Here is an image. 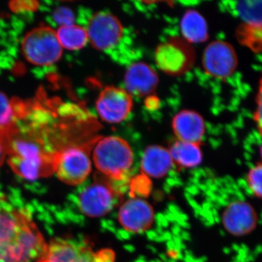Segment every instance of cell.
I'll return each instance as SVG.
<instances>
[{
  "label": "cell",
  "mask_w": 262,
  "mask_h": 262,
  "mask_svg": "<svg viewBox=\"0 0 262 262\" xmlns=\"http://www.w3.org/2000/svg\"><path fill=\"white\" fill-rule=\"evenodd\" d=\"M21 48L26 59L38 66L56 63L61 58L63 48L56 31L43 26L32 29L24 37Z\"/></svg>",
  "instance_id": "cell-5"
},
{
  "label": "cell",
  "mask_w": 262,
  "mask_h": 262,
  "mask_svg": "<svg viewBox=\"0 0 262 262\" xmlns=\"http://www.w3.org/2000/svg\"><path fill=\"white\" fill-rule=\"evenodd\" d=\"M256 212L247 202L230 203L222 215L226 230L234 236H244L252 232L257 226Z\"/></svg>",
  "instance_id": "cell-13"
},
{
  "label": "cell",
  "mask_w": 262,
  "mask_h": 262,
  "mask_svg": "<svg viewBox=\"0 0 262 262\" xmlns=\"http://www.w3.org/2000/svg\"><path fill=\"white\" fill-rule=\"evenodd\" d=\"M172 127L177 140L201 144L205 134V122L201 115L191 110H184L173 117Z\"/></svg>",
  "instance_id": "cell-15"
},
{
  "label": "cell",
  "mask_w": 262,
  "mask_h": 262,
  "mask_svg": "<svg viewBox=\"0 0 262 262\" xmlns=\"http://www.w3.org/2000/svg\"><path fill=\"white\" fill-rule=\"evenodd\" d=\"M89 41L98 51H111L123 36V27L115 15L108 12L95 13L88 24Z\"/></svg>",
  "instance_id": "cell-8"
},
{
  "label": "cell",
  "mask_w": 262,
  "mask_h": 262,
  "mask_svg": "<svg viewBox=\"0 0 262 262\" xmlns=\"http://www.w3.org/2000/svg\"><path fill=\"white\" fill-rule=\"evenodd\" d=\"M7 159L6 149H5L4 137L3 132L0 130V167L4 164Z\"/></svg>",
  "instance_id": "cell-28"
},
{
  "label": "cell",
  "mask_w": 262,
  "mask_h": 262,
  "mask_svg": "<svg viewBox=\"0 0 262 262\" xmlns=\"http://www.w3.org/2000/svg\"><path fill=\"white\" fill-rule=\"evenodd\" d=\"M253 119L256 122L258 132L262 136V76L259 82L257 96H256V108L253 115Z\"/></svg>",
  "instance_id": "cell-26"
},
{
  "label": "cell",
  "mask_w": 262,
  "mask_h": 262,
  "mask_svg": "<svg viewBox=\"0 0 262 262\" xmlns=\"http://www.w3.org/2000/svg\"><path fill=\"white\" fill-rule=\"evenodd\" d=\"M56 34L61 47L70 51L82 49L89 42L86 29L75 24L59 27Z\"/></svg>",
  "instance_id": "cell-19"
},
{
  "label": "cell",
  "mask_w": 262,
  "mask_h": 262,
  "mask_svg": "<svg viewBox=\"0 0 262 262\" xmlns=\"http://www.w3.org/2000/svg\"><path fill=\"white\" fill-rule=\"evenodd\" d=\"M247 184L255 196L262 198V163L255 165L248 172Z\"/></svg>",
  "instance_id": "cell-23"
},
{
  "label": "cell",
  "mask_w": 262,
  "mask_h": 262,
  "mask_svg": "<svg viewBox=\"0 0 262 262\" xmlns=\"http://www.w3.org/2000/svg\"><path fill=\"white\" fill-rule=\"evenodd\" d=\"M237 66L234 48L224 41H214L207 46L203 56V67L207 74L225 79L233 74Z\"/></svg>",
  "instance_id": "cell-10"
},
{
  "label": "cell",
  "mask_w": 262,
  "mask_h": 262,
  "mask_svg": "<svg viewBox=\"0 0 262 262\" xmlns=\"http://www.w3.org/2000/svg\"><path fill=\"white\" fill-rule=\"evenodd\" d=\"M170 156L173 163L180 168H194L201 164L203 155L200 145L177 140L170 146Z\"/></svg>",
  "instance_id": "cell-18"
},
{
  "label": "cell",
  "mask_w": 262,
  "mask_h": 262,
  "mask_svg": "<svg viewBox=\"0 0 262 262\" xmlns=\"http://www.w3.org/2000/svg\"><path fill=\"white\" fill-rule=\"evenodd\" d=\"M35 262H96V253L87 245L70 238L52 239Z\"/></svg>",
  "instance_id": "cell-11"
},
{
  "label": "cell",
  "mask_w": 262,
  "mask_h": 262,
  "mask_svg": "<svg viewBox=\"0 0 262 262\" xmlns=\"http://www.w3.org/2000/svg\"><path fill=\"white\" fill-rule=\"evenodd\" d=\"M155 60L158 68L167 75L179 76L192 68L195 53L189 42L175 37L157 48Z\"/></svg>",
  "instance_id": "cell-6"
},
{
  "label": "cell",
  "mask_w": 262,
  "mask_h": 262,
  "mask_svg": "<svg viewBox=\"0 0 262 262\" xmlns=\"http://www.w3.org/2000/svg\"><path fill=\"white\" fill-rule=\"evenodd\" d=\"M92 150L95 166L110 180L122 181L134 163L130 146L118 136L98 137Z\"/></svg>",
  "instance_id": "cell-3"
},
{
  "label": "cell",
  "mask_w": 262,
  "mask_h": 262,
  "mask_svg": "<svg viewBox=\"0 0 262 262\" xmlns=\"http://www.w3.org/2000/svg\"><path fill=\"white\" fill-rule=\"evenodd\" d=\"M151 183L146 176L140 175L134 179L131 183V192L134 194L147 196L151 190Z\"/></svg>",
  "instance_id": "cell-25"
},
{
  "label": "cell",
  "mask_w": 262,
  "mask_h": 262,
  "mask_svg": "<svg viewBox=\"0 0 262 262\" xmlns=\"http://www.w3.org/2000/svg\"><path fill=\"white\" fill-rule=\"evenodd\" d=\"M158 75L154 69L144 63L129 66L124 77L125 90L131 96H147L156 89Z\"/></svg>",
  "instance_id": "cell-14"
},
{
  "label": "cell",
  "mask_w": 262,
  "mask_h": 262,
  "mask_svg": "<svg viewBox=\"0 0 262 262\" xmlns=\"http://www.w3.org/2000/svg\"><path fill=\"white\" fill-rule=\"evenodd\" d=\"M37 3L33 1L13 2L11 3L12 10L14 11H25V10H34L37 8Z\"/></svg>",
  "instance_id": "cell-27"
},
{
  "label": "cell",
  "mask_w": 262,
  "mask_h": 262,
  "mask_svg": "<svg viewBox=\"0 0 262 262\" xmlns=\"http://www.w3.org/2000/svg\"><path fill=\"white\" fill-rule=\"evenodd\" d=\"M106 179L102 174H96L94 183L81 192L78 203L83 214L90 217L103 216L117 204L119 193Z\"/></svg>",
  "instance_id": "cell-7"
},
{
  "label": "cell",
  "mask_w": 262,
  "mask_h": 262,
  "mask_svg": "<svg viewBox=\"0 0 262 262\" xmlns=\"http://www.w3.org/2000/svg\"><path fill=\"white\" fill-rule=\"evenodd\" d=\"M25 108L18 100L10 99L0 92V130L15 125V121L23 117Z\"/></svg>",
  "instance_id": "cell-20"
},
{
  "label": "cell",
  "mask_w": 262,
  "mask_h": 262,
  "mask_svg": "<svg viewBox=\"0 0 262 262\" xmlns=\"http://www.w3.org/2000/svg\"><path fill=\"white\" fill-rule=\"evenodd\" d=\"M47 246L28 211L0 207V262H35Z\"/></svg>",
  "instance_id": "cell-1"
},
{
  "label": "cell",
  "mask_w": 262,
  "mask_h": 262,
  "mask_svg": "<svg viewBox=\"0 0 262 262\" xmlns=\"http://www.w3.org/2000/svg\"><path fill=\"white\" fill-rule=\"evenodd\" d=\"M53 20L55 23L61 27L73 25L75 16L73 11L68 7L60 6L54 10L53 13Z\"/></svg>",
  "instance_id": "cell-24"
},
{
  "label": "cell",
  "mask_w": 262,
  "mask_h": 262,
  "mask_svg": "<svg viewBox=\"0 0 262 262\" xmlns=\"http://www.w3.org/2000/svg\"><path fill=\"white\" fill-rule=\"evenodd\" d=\"M94 144H74L57 152L55 173L60 181L68 185L77 186L87 179L91 172L90 151Z\"/></svg>",
  "instance_id": "cell-4"
},
{
  "label": "cell",
  "mask_w": 262,
  "mask_h": 262,
  "mask_svg": "<svg viewBox=\"0 0 262 262\" xmlns=\"http://www.w3.org/2000/svg\"><path fill=\"white\" fill-rule=\"evenodd\" d=\"M3 133L7 162L17 176L33 182L55 173L58 151L42 139L33 134H18L16 125Z\"/></svg>",
  "instance_id": "cell-2"
},
{
  "label": "cell",
  "mask_w": 262,
  "mask_h": 262,
  "mask_svg": "<svg viewBox=\"0 0 262 262\" xmlns=\"http://www.w3.org/2000/svg\"><path fill=\"white\" fill-rule=\"evenodd\" d=\"M239 42L253 51H262V25L242 24L237 31Z\"/></svg>",
  "instance_id": "cell-22"
},
{
  "label": "cell",
  "mask_w": 262,
  "mask_h": 262,
  "mask_svg": "<svg viewBox=\"0 0 262 262\" xmlns=\"http://www.w3.org/2000/svg\"><path fill=\"white\" fill-rule=\"evenodd\" d=\"M118 218L127 232L140 233L148 230L152 225L154 210L147 202L134 198L120 207Z\"/></svg>",
  "instance_id": "cell-12"
},
{
  "label": "cell",
  "mask_w": 262,
  "mask_h": 262,
  "mask_svg": "<svg viewBox=\"0 0 262 262\" xmlns=\"http://www.w3.org/2000/svg\"><path fill=\"white\" fill-rule=\"evenodd\" d=\"M173 164L169 149L160 146H149L143 154L141 170L146 177L162 178L170 171Z\"/></svg>",
  "instance_id": "cell-16"
},
{
  "label": "cell",
  "mask_w": 262,
  "mask_h": 262,
  "mask_svg": "<svg viewBox=\"0 0 262 262\" xmlns=\"http://www.w3.org/2000/svg\"><path fill=\"white\" fill-rule=\"evenodd\" d=\"M183 39L189 44L201 43L208 39V25L205 18L196 10H188L180 24Z\"/></svg>",
  "instance_id": "cell-17"
},
{
  "label": "cell",
  "mask_w": 262,
  "mask_h": 262,
  "mask_svg": "<svg viewBox=\"0 0 262 262\" xmlns=\"http://www.w3.org/2000/svg\"><path fill=\"white\" fill-rule=\"evenodd\" d=\"M234 8L244 24L262 25V1L237 2Z\"/></svg>",
  "instance_id": "cell-21"
},
{
  "label": "cell",
  "mask_w": 262,
  "mask_h": 262,
  "mask_svg": "<svg viewBox=\"0 0 262 262\" xmlns=\"http://www.w3.org/2000/svg\"><path fill=\"white\" fill-rule=\"evenodd\" d=\"M133 105L132 96L126 90L107 86L98 95L96 108L103 122L118 124L126 120L131 113Z\"/></svg>",
  "instance_id": "cell-9"
},
{
  "label": "cell",
  "mask_w": 262,
  "mask_h": 262,
  "mask_svg": "<svg viewBox=\"0 0 262 262\" xmlns=\"http://www.w3.org/2000/svg\"><path fill=\"white\" fill-rule=\"evenodd\" d=\"M260 154H261V159H262V145L261 147V150H260Z\"/></svg>",
  "instance_id": "cell-29"
}]
</instances>
